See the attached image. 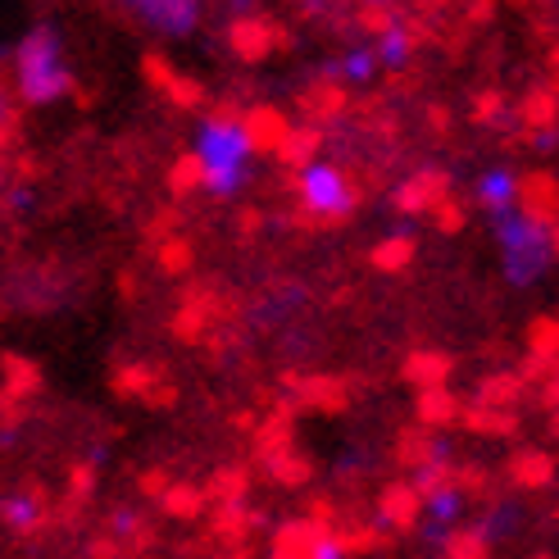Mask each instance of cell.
<instances>
[{
	"label": "cell",
	"mask_w": 559,
	"mask_h": 559,
	"mask_svg": "<svg viewBox=\"0 0 559 559\" xmlns=\"http://www.w3.org/2000/svg\"><path fill=\"white\" fill-rule=\"evenodd\" d=\"M300 201H305V210L292 214V223H300V228H337V223H346L359 210V191L350 187V178L342 169L310 164V169L300 174Z\"/></svg>",
	"instance_id": "6da1fadb"
},
{
	"label": "cell",
	"mask_w": 559,
	"mask_h": 559,
	"mask_svg": "<svg viewBox=\"0 0 559 559\" xmlns=\"http://www.w3.org/2000/svg\"><path fill=\"white\" fill-rule=\"evenodd\" d=\"M19 73H23V100L27 105H46L73 87V78L60 69V41H55L50 27H37V33L23 41Z\"/></svg>",
	"instance_id": "7a4b0ae2"
},
{
	"label": "cell",
	"mask_w": 559,
	"mask_h": 559,
	"mask_svg": "<svg viewBox=\"0 0 559 559\" xmlns=\"http://www.w3.org/2000/svg\"><path fill=\"white\" fill-rule=\"evenodd\" d=\"M195 155L205 159V187H210V191H218V195L237 191V182H241V159H246V146H241L237 128H228V132L205 128V142H201V151H195Z\"/></svg>",
	"instance_id": "3957f363"
},
{
	"label": "cell",
	"mask_w": 559,
	"mask_h": 559,
	"mask_svg": "<svg viewBox=\"0 0 559 559\" xmlns=\"http://www.w3.org/2000/svg\"><path fill=\"white\" fill-rule=\"evenodd\" d=\"M287 132H292V119H287L277 105H250V109H241L237 136H241V146H246V151L277 155V146L287 142Z\"/></svg>",
	"instance_id": "277c9868"
},
{
	"label": "cell",
	"mask_w": 559,
	"mask_h": 559,
	"mask_svg": "<svg viewBox=\"0 0 559 559\" xmlns=\"http://www.w3.org/2000/svg\"><path fill=\"white\" fill-rule=\"evenodd\" d=\"M273 559H337L332 550V527L292 519L273 533Z\"/></svg>",
	"instance_id": "5b68a950"
},
{
	"label": "cell",
	"mask_w": 559,
	"mask_h": 559,
	"mask_svg": "<svg viewBox=\"0 0 559 559\" xmlns=\"http://www.w3.org/2000/svg\"><path fill=\"white\" fill-rule=\"evenodd\" d=\"M514 201H519V218L533 223V228L555 237V174L533 169L514 178Z\"/></svg>",
	"instance_id": "8992f818"
},
{
	"label": "cell",
	"mask_w": 559,
	"mask_h": 559,
	"mask_svg": "<svg viewBox=\"0 0 559 559\" xmlns=\"http://www.w3.org/2000/svg\"><path fill=\"white\" fill-rule=\"evenodd\" d=\"M283 386L296 396V405H310L323 414H346L350 391L342 378H323V373H283Z\"/></svg>",
	"instance_id": "52a82bcc"
},
{
	"label": "cell",
	"mask_w": 559,
	"mask_h": 559,
	"mask_svg": "<svg viewBox=\"0 0 559 559\" xmlns=\"http://www.w3.org/2000/svg\"><path fill=\"white\" fill-rule=\"evenodd\" d=\"M506 237H510V264L519 269V277H533V264H542L546 250L555 246L550 233L533 228V223H523V218H510V223H506ZM514 269H510V273H514Z\"/></svg>",
	"instance_id": "ba28073f"
},
{
	"label": "cell",
	"mask_w": 559,
	"mask_h": 559,
	"mask_svg": "<svg viewBox=\"0 0 559 559\" xmlns=\"http://www.w3.org/2000/svg\"><path fill=\"white\" fill-rule=\"evenodd\" d=\"M445 191H451V174H441V169H424V174H414L401 191H396V205L405 214H424V210H437L445 201Z\"/></svg>",
	"instance_id": "9c48e42d"
},
{
	"label": "cell",
	"mask_w": 559,
	"mask_h": 559,
	"mask_svg": "<svg viewBox=\"0 0 559 559\" xmlns=\"http://www.w3.org/2000/svg\"><path fill=\"white\" fill-rule=\"evenodd\" d=\"M228 41H233V50L241 55L246 64L264 60V55H273V19H260V14H241V19H233Z\"/></svg>",
	"instance_id": "30bf717a"
},
{
	"label": "cell",
	"mask_w": 559,
	"mask_h": 559,
	"mask_svg": "<svg viewBox=\"0 0 559 559\" xmlns=\"http://www.w3.org/2000/svg\"><path fill=\"white\" fill-rule=\"evenodd\" d=\"M401 373H405V382H414L418 391H437V386H445V378L455 373V359L445 355V350H414V355H405Z\"/></svg>",
	"instance_id": "8fae6325"
},
{
	"label": "cell",
	"mask_w": 559,
	"mask_h": 559,
	"mask_svg": "<svg viewBox=\"0 0 559 559\" xmlns=\"http://www.w3.org/2000/svg\"><path fill=\"white\" fill-rule=\"evenodd\" d=\"M346 105H350V92H346V87H337V82L319 78L314 87L300 96V115L310 119V128H319V123H332V119H337Z\"/></svg>",
	"instance_id": "7c38bea8"
},
{
	"label": "cell",
	"mask_w": 559,
	"mask_h": 559,
	"mask_svg": "<svg viewBox=\"0 0 559 559\" xmlns=\"http://www.w3.org/2000/svg\"><path fill=\"white\" fill-rule=\"evenodd\" d=\"M378 514L396 527V533H409V527L418 523V514H424V500L414 496V487L409 483H391V487H382V496H378Z\"/></svg>",
	"instance_id": "4fadbf2b"
},
{
	"label": "cell",
	"mask_w": 559,
	"mask_h": 559,
	"mask_svg": "<svg viewBox=\"0 0 559 559\" xmlns=\"http://www.w3.org/2000/svg\"><path fill=\"white\" fill-rule=\"evenodd\" d=\"M0 373H5V391H0V396H10L19 405L33 396V391H41V365H33L27 355L5 350V355H0Z\"/></svg>",
	"instance_id": "5bb4252c"
},
{
	"label": "cell",
	"mask_w": 559,
	"mask_h": 559,
	"mask_svg": "<svg viewBox=\"0 0 559 559\" xmlns=\"http://www.w3.org/2000/svg\"><path fill=\"white\" fill-rule=\"evenodd\" d=\"M218 310L214 305V292L210 287H195L187 300H182V310L174 314V337L182 342H201V332H205V319Z\"/></svg>",
	"instance_id": "9a60e30c"
},
{
	"label": "cell",
	"mask_w": 559,
	"mask_h": 559,
	"mask_svg": "<svg viewBox=\"0 0 559 559\" xmlns=\"http://www.w3.org/2000/svg\"><path fill=\"white\" fill-rule=\"evenodd\" d=\"M414 414H418V424L424 428H445V424H455V418L464 414V405H460V396L451 386H437V391H418Z\"/></svg>",
	"instance_id": "2e32d148"
},
{
	"label": "cell",
	"mask_w": 559,
	"mask_h": 559,
	"mask_svg": "<svg viewBox=\"0 0 559 559\" xmlns=\"http://www.w3.org/2000/svg\"><path fill=\"white\" fill-rule=\"evenodd\" d=\"M323 151V128H310V123H292L287 142L277 146V164L287 169H310V159Z\"/></svg>",
	"instance_id": "e0dca14e"
},
{
	"label": "cell",
	"mask_w": 559,
	"mask_h": 559,
	"mask_svg": "<svg viewBox=\"0 0 559 559\" xmlns=\"http://www.w3.org/2000/svg\"><path fill=\"white\" fill-rule=\"evenodd\" d=\"M0 519H5L14 533H37V527H46V491L41 487H33L27 491V500H5L0 506Z\"/></svg>",
	"instance_id": "ac0fdd59"
},
{
	"label": "cell",
	"mask_w": 559,
	"mask_h": 559,
	"mask_svg": "<svg viewBox=\"0 0 559 559\" xmlns=\"http://www.w3.org/2000/svg\"><path fill=\"white\" fill-rule=\"evenodd\" d=\"M396 460H401L405 468H418V473H424L428 464L441 460V441H437L432 432H424V428H405L401 441H396Z\"/></svg>",
	"instance_id": "d6986e66"
},
{
	"label": "cell",
	"mask_w": 559,
	"mask_h": 559,
	"mask_svg": "<svg viewBox=\"0 0 559 559\" xmlns=\"http://www.w3.org/2000/svg\"><path fill=\"white\" fill-rule=\"evenodd\" d=\"M246 491H250V473H246V468H237V464L218 468L214 478L201 487V496H205V500H214L218 510H223V506H241Z\"/></svg>",
	"instance_id": "ffe728a7"
},
{
	"label": "cell",
	"mask_w": 559,
	"mask_h": 559,
	"mask_svg": "<svg viewBox=\"0 0 559 559\" xmlns=\"http://www.w3.org/2000/svg\"><path fill=\"white\" fill-rule=\"evenodd\" d=\"M510 478L527 491H537V487H550L555 483V460L546 451H519L510 460Z\"/></svg>",
	"instance_id": "44dd1931"
},
{
	"label": "cell",
	"mask_w": 559,
	"mask_h": 559,
	"mask_svg": "<svg viewBox=\"0 0 559 559\" xmlns=\"http://www.w3.org/2000/svg\"><path fill=\"white\" fill-rule=\"evenodd\" d=\"M460 424L478 437H514L519 432V414L514 409H483L473 405L468 414H460Z\"/></svg>",
	"instance_id": "7402d4cb"
},
{
	"label": "cell",
	"mask_w": 559,
	"mask_h": 559,
	"mask_svg": "<svg viewBox=\"0 0 559 559\" xmlns=\"http://www.w3.org/2000/svg\"><path fill=\"white\" fill-rule=\"evenodd\" d=\"M386 546V537L378 533V527L369 523H350V527H332V550H337V559H350V555H369Z\"/></svg>",
	"instance_id": "603a6c76"
},
{
	"label": "cell",
	"mask_w": 559,
	"mask_h": 559,
	"mask_svg": "<svg viewBox=\"0 0 559 559\" xmlns=\"http://www.w3.org/2000/svg\"><path fill=\"white\" fill-rule=\"evenodd\" d=\"M255 523H260V514H250L246 506H223V510H214V537L223 546H241Z\"/></svg>",
	"instance_id": "cb8c5ba5"
},
{
	"label": "cell",
	"mask_w": 559,
	"mask_h": 559,
	"mask_svg": "<svg viewBox=\"0 0 559 559\" xmlns=\"http://www.w3.org/2000/svg\"><path fill=\"white\" fill-rule=\"evenodd\" d=\"M159 506H164V514H169V519L191 523L195 514L205 510V496H201V487H191V483H169V491L159 496Z\"/></svg>",
	"instance_id": "d4e9b609"
},
{
	"label": "cell",
	"mask_w": 559,
	"mask_h": 559,
	"mask_svg": "<svg viewBox=\"0 0 559 559\" xmlns=\"http://www.w3.org/2000/svg\"><path fill=\"white\" fill-rule=\"evenodd\" d=\"M523 123H527V132H533V136L555 132V87L527 92V100H523Z\"/></svg>",
	"instance_id": "484cf974"
},
{
	"label": "cell",
	"mask_w": 559,
	"mask_h": 559,
	"mask_svg": "<svg viewBox=\"0 0 559 559\" xmlns=\"http://www.w3.org/2000/svg\"><path fill=\"white\" fill-rule=\"evenodd\" d=\"M264 468H269V478L283 483V487H305V483L314 478V464L305 460V455H296V445H292V451H283V455H273Z\"/></svg>",
	"instance_id": "4316f807"
},
{
	"label": "cell",
	"mask_w": 559,
	"mask_h": 559,
	"mask_svg": "<svg viewBox=\"0 0 559 559\" xmlns=\"http://www.w3.org/2000/svg\"><path fill=\"white\" fill-rule=\"evenodd\" d=\"M523 396V382L514 373H491L483 386H478V405L483 409H514V401Z\"/></svg>",
	"instance_id": "83f0119b"
},
{
	"label": "cell",
	"mask_w": 559,
	"mask_h": 559,
	"mask_svg": "<svg viewBox=\"0 0 559 559\" xmlns=\"http://www.w3.org/2000/svg\"><path fill=\"white\" fill-rule=\"evenodd\" d=\"M283 451H292V424L287 418H277V414H269L264 424L255 428V455L269 464L273 455H283Z\"/></svg>",
	"instance_id": "f1b7e54d"
},
{
	"label": "cell",
	"mask_w": 559,
	"mask_h": 559,
	"mask_svg": "<svg viewBox=\"0 0 559 559\" xmlns=\"http://www.w3.org/2000/svg\"><path fill=\"white\" fill-rule=\"evenodd\" d=\"M409 260H414V237H386L369 250V264L378 273H401Z\"/></svg>",
	"instance_id": "f546056e"
},
{
	"label": "cell",
	"mask_w": 559,
	"mask_h": 559,
	"mask_svg": "<svg viewBox=\"0 0 559 559\" xmlns=\"http://www.w3.org/2000/svg\"><path fill=\"white\" fill-rule=\"evenodd\" d=\"M155 382H159V373L151 365H123V369H115V378H109V391L132 401V396H146Z\"/></svg>",
	"instance_id": "4dcf8cb0"
},
{
	"label": "cell",
	"mask_w": 559,
	"mask_h": 559,
	"mask_svg": "<svg viewBox=\"0 0 559 559\" xmlns=\"http://www.w3.org/2000/svg\"><path fill=\"white\" fill-rule=\"evenodd\" d=\"M527 350H533V359H542V365H555V350H559V323L550 314H537L533 323H527Z\"/></svg>",
	"instance_id": "1f68e13d"
},
{
	"label": "cell",
	"mask_w": 559,
	"mask_h": 559,
	"mask_svg": "<svg viewBox=\"0 0 559 559\" xmlns=\"http://www.w3.org/2000/svg\"><path fill=\"white\" fill-rule=\"evenodd\" d=\"M445 559H491L487 550V537L478 527H455V533H445Z\"/></svg>",
	"instance_id": "d6a6232c"
},
{
	"label": "cell",
	"mask_w": 559,
	"mask_h": 559,
	"mask_svg": "<svg viewBox=\"0 0 559 559\" xmlns=\"http://www.w3.org/2000/svg\"><path fill=\"white\" fill-rule=\"evenodd\" d=\"M195 187H205V159L201 155H182L174 169H169V191L174 195H187V191H195Z\"/></svg>",
	"instance_id": "836d02e7"
},
{
	"label": "cell",
	"mask_w": 559,
	"mask_h": 559,
	"mask_svg": "<svg viewBox=\"0 0 559 559\" xmlns=\"http://www.w3.org/2000/svg\"><path fill=\"white\" fill-rule=\"evenodd\" d=\"M155 255H159V269H164V273H187L191 260H195V250H191L187 237H169V241L155 246Z\"/></svg>",
	"instance_id": "e575fe53"
},
{
	"label": "cell",
	"mask_w": 559,
	"mask_h": 559,
	"mask_svg": "<svg viewBox=\"0 0 559 559\" xmlns=\"http://www.w3.org/2000/svg\"><path fill=\"white\" fill-rule=\"evenodd\" d=\"M92 491H96V464L82 460L69 468V506H87Z\"/></svg>",
	"instance_id": "d590c367"
},
{
	"label": "cell",
	"mask_w": 559,
	"mask_h": 559,
	"mask_svg": "<svg viewBox=\"0 0 559 559\" xmlns=\"http://www.w3.org/2000/svg\"><path fill=\"white\" fill-rule=\"evenodd\" d=\"M164 96H169L178 109H201L205 105V87L195 78H182V73L169 82V92H164Z\"/></svg>",
	"instance_id": "8d00e7d4"
},
{
	"label": "cell",
	"mask_w": 559,
	"mask_h": 559,
	"mask_svg": "<svg viewBox=\"0 0 559 559\" xmlns=\"http://www.w3.org/2000/svg\"><path fill=\"white\" fill-rule=\"evenodd\" d=\"M483 201H487L491 210H506V205L514 201V178H510V174H491V178L483 182Z\"/></svg>",
	"instance_id": "74e56055"
},
{
	"label": "cell",
	"mask_w": 559,
	"mask_h": 559,
	"mask_svg": "<svg viewBox=\"0 0 559 559\" xmlns=\"http://www.w3.org/2000/svg\"><path fill=\"white\" fill-rule=\"evenodd\" d=\"M432 218H437V228H441L445 237H455V233H464V218H468V214H464L460 201H451V195H445V201L432 210Z\"/></svg>",
	"instance_id": "f35d334b"
},
{
	"label": "cell",
	"mask_w": 559,
	"mask_h": 559,
	"mask_svg": "<svg viewBox=\"0 0 559 559\" xmlns=\"http://www.w3.org/2000/svg\"><path fill=\"white\" fill-rule=\"evenodd\" d=\"M142 78L151 82L155 92H169V82H174L178 73H174V64L164 60V55H146V60H142Z\"/></svg>",
	"instance_id": "ab89813d"
},
{
	"label": "cell",
	"mask_w": 559,
	"mask_h": 559,
	"mask_svg": "<svg viewBox=\"0 0 559 559\" xmlns=\"http://www.w3.org/2000/svg\"><path fill=\"white\" fill-rule=\"evenodd\" d=\"M359 27H365V33L386 37L391 27H396V14H391L386 5H365V10H359Z\"/></svg>",
	"instance_id": "60d3db41"
},
{
	"label": "cell",
	"mask_w": 559,
	"mask_h": 559,
	"mask_svg": "<svg viewBox=\"0 0 559 559\" xmlns=\"http://www.w3.org/2000/svg\"><path fill=\"white\" fill-rule=\"evenodd\" d=\"M500 109H506V92H500V87L483 92L478 100H473V123H496Z\"/></svg>",
	"instance_id": "b9f144b4"
},
{
	"label": "cell",
	"mask_w": 559,
	"mask_h": 559,
	"mask_svg": "<svg viewBox=\"0 0 559 559\" xmlns=\"http://www.w3.org/2000/svg\"><path fill=\"white\" fill-rule=\"evenodd\" d=\"M418 37H424V33H418V27H391V33H386V55H391V60H405V55L414 50V41Z\"/></svg>",
	"instance_id": "7bdbcfd3"
},
{
	"label": "cell",
	"mask_w": 559,
	"mask_h": 559,
	"mask_svg": "<svg viewBox=\"0 0 559 559\" xmlns=\"http://www.w3.org/2000/svg\"><path fill=\"white\" fill-rule=\"evenodd\" d=\"M237 123H241V105L223 100V105H214V109H210V123H205V128H218V132H228V128H237Z\"/></svg>",
	"instance_id": "ee69618b"
},
{
	"label": "cell",
	"mask_w": 559,
	"mask_h": 559,
	"mask_svg": "<svg viewBox=\"0 0 559 559\" xmlns=\"http://www.w3.org/2000/svg\"><path fill=\"white\" fill-rule=\"evenodd\" d=\"M169 483H174V478H169V473H164V468H146L142 478H136V487H142V496H155V500H159L164 491H169Z\"/></svg>",
	"instance_id": "f6af8a7d"
},
{
	"label": "cell",
	"mask_w": 559,
	"mask_h": 559,
	"mask_svg": "<svg viewBox=\"0 0 559 559\" xmlns=\"http://www.w3.org/2000/svg\"><path fill=\"white\" fill-rule=\"evenodd\" d=\"M332 519H337V506H332L328 496H314L310 510H305V523H319V527H332Z\"/></svg>",
	"instance_id": "bcb514c9"
},
{
	"label": "cell",
	"mask_w": 559,
	"mask_h": 559,
	"mask_svg": "<svg viewBox=\"0 0 559 559\" xmlns=\"http://www.w3.org/2000/svg\"><path fill=\"white\" fill-rule=\"evenodd\" d=\"M178 228V210H164V214H155L151 218V228H146V237H155V246L159 241H169V233Z\"/></svg>",
	"instance_id": "7dc6e473"
},
{
	"label": "cell",
	"mask_w": 559,
	"mask_h": 559,
	"mask_svg": "<svg viewBox=\"0 0 559 559\" xmlns=\"http://www.w3.org/2000/svg\"><path fill=\"white\" fill-rule=\"evenodd\" d=\"M455 487H464V491H483V487H487V473H483V468H473V464H464V468H455Z\"/></svg>",
	"instance_id": "c3c4849f"
},
{
	"label": "cell",
	"mask_w": 559,
	"mask_h": 559,
	"mask_svg": "<svg viewBox=\"0 0 559 559\" xmlns=\"http://www.w3.org/2000/svg\"><path fill=\"white\" fill-rule=\"evenodd\" d=\"M142 401H146V405H155V409H169V405L178 401V386H169V382H164V386H159V382H155V386L146 391V396H142Z\"/></svg>",
	"instance_id": "681fc988"
},
{
	"label": "cell",
	"mask_w": 559,
	"mask_h": 559,
	"mask_svg": "<svg viewBox=\"0 0 559 559\" xmlns=\"http://www.w3.org/2000/svg\"><path fill=\"white\" fill-rule=\"evenodd\" d=\"M87 555H92V559H119V555H123V542H119V537H96V542L87 546Z\"/></svg>",
	"instance_id": "f907efd6"
},
{
	"label": "cell",
	"mask_w": 559,
	"mask_h": 559,
	"mask_svg": "<svg viewBox=\"0 0 559 559\" xmlns=\"http://www.w3.org/2000/svg\"><path fill=\"white\" fill-rule=\"evenodd\" d=\"M237 228H241L246 237L260 233V228H264V214H260V210H241V214H237Z\"/></svg>",
	"instance_id": "816d5d0a"
},
{
	"label": "cell",
	"mask_w": 559,
	"mask_h": 559,
	"mask_svg": "<svg viewBox=\"0 0 559 559\" xmlns=\"http://www.w3.org/2000/svg\"><path fill=\"white\" fill-rule=\"evenodd\" d=\"M233 428H237V432H250V437H255V428H260V418H255V414H250V409H237V414H233Z\"/></svg>",
	"instance_id": "f5cc1de1"
},
{
	"label": "cell",
	"mask_w": 559,
	"mask_h": 559,
	"mask_svg": "<svg viewBox=\"0 0 559 559\" xmlns=\"http://www.w3.org/2000/svg\"><path fill=\"white\" fill-rule=\"evenodd\" d=\"M428 123H432V132H445V128H451V109L432 105V109H428Z\"/></svg>",
	"instance_id": "db71d44e"
},
{
	"label": "cell",
	"mask_w": 559,
	"mask_h": 559,
	"mask_svg": "<svg viewBox=\"0 0 559 559\" xmlns=\"http://www.w3.org/2000/svg\"><path fill=\"white\" fill-rule=\"evenodd\" d=\"M369 69H373V55H355V60H350V73L355 78H365Z\"/></svg>",
	"instance_id": "11a10c76"
},
{
	"label": "cell",
	"mask_w": 559,
	"mask_h": 559,
	"mask_svg": "<svg viewBox=\"0 0 559 559\" xmlns=\"http://www.w3.org/2000/svg\"><path fill=\"white\" fill-rule=\"evenodd\" d=\"M119 296H123V300H132V296H136V277H132V273H123V277H119Z\"/></svg>",
	"instance_id": "9f6ffc18"
},
{
	"label": "cell",
	"mask_w": 559,
	"mask_h": 559,
	"mask_svg": "<svg viewBox=\"0 0 559 559\" xmlns=\"http://www.w3.org/2000/svg\"><path fill=\"white\" fill-rule=\"evenodd\" d=\"M468 14H473V23H487L491 19V5H473Z\"/></svg>",
	"instance_id": "6f0895ef"
},
{
	"label": "cell",
	"mask_w": 559,
	"mask_h": 559,
	"mask_svg": "<svg viewBox=\"0 0 559 559\" xmlns=\"http://www.w3.org/2000/svg\"><path fill=\"white\" fill-rule=\"evenodd\" d=\"M233 559H255V555H250V550H237V555H233Z\"/></svg>",
	"instance_id": "680465c9"
},
{
	"label": "cell",
	"mask_w": 559,
	"mask_h": 559,
	"mask_svg": "<svg viewBox=\"0 0 559 559\" xmlns=\"http://www.w3.org/2000/svg\"><path fill=\"white\" fill-rule=\"evenodd\" d=\"M533 559H555V555H533Z\"/></svg>",
	"instance_id": "91938a15"
}]
</instances>
